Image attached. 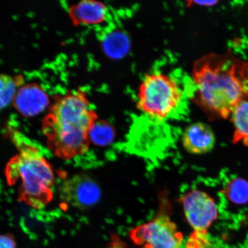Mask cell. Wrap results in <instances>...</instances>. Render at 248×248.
<instances>
[{"label": "cell", "mask_w": 248, "mask_h": 248, "mask_svg": "<svg viewBox=\"0 0 248 248\" xmlns=\"http://www.w3.org/2000/svg\"><path fill=\"white\" fill-rule=\"evenodd\" d=\"M0 248H16L14 235L11 234H0Z\"/></svg>", "instance_id": "e0dca14e"}, {"label": "cell", "mask_w": 248, "mask_h": 248, "mask_svg": "<svg viewBox=\"0 0 248 248\" xmlns=\"http://www.w3.org/2000/svg\"><path fill=\"white\" fill-rule=\"evenodd\" d=\"M169 212L168 202L160 203L153 219L129 232L133 243L142 248H185L184 236L170 219Z\"/></svg>", "instance_id": "5b68a950"}, {"label": "cell", "mask_w": 248, "mask_h": 248, "mask_svg": "<svg viewBox=\"0 0 248 248\" xmlns=\"http://www.w3.org/2000/svg\"><path fill=\"white\" fill-rule=\"evenodd\" d=\"M184 94L173 78L161 72L147 74L138 89L137 107L142 113L162 122L175 112Z\"/></svg>", "instance_id": "277c9868"}, {"label": "cell", "mask_w": 248, "mask_h": 248, "mask_svg": "<svg viewBox=\"0 0 248 248\" xmlns=\"http://www.w3.org/2000/svg\"><path fill=\"white\" fill-rule=\"evenodd\" d=\"M218 1H190L187 2V5L190 6L191 5H197L198 6H202V7H213L216 5Z\"/></svg>", "instance_id": "d6986e66"}, {"label": "cell", "mask_w": 248, "mask_h": 248, "mask_svg": "<svg viewBox=\"0 0 248 248\" xmlns=\"http://www.w3.org/2000/svg\"><path fill=\"white\" fill-rule=\"evenodd\" d=\"M23 82L22 76L12 77L7 74H0V110L12 103L18 89L23 85Z\"/></svg>", "instance_id": "4fadbf2b"}, {"label": "cell", "mask_w": 248, "mask_h": 248, "mask_svg": "<svg viewBox=\"0 0 248 248\" xmlns=\"http://www.w3.org/2000/svg\"><path fill=\"white\" fill-rule=\"evenodd\" d=\"M225 194L232 202L244 204L248 201V182L236 178L231 180L226 185Z\"/></svg>", "instance_id": "9a60e30c"}, {"label": "cell", "mask_w": 248, "mask_h": 248, "mask_svg": "<svg viewBox=\"0 0 248 248\" xmlns=\"http://www.w3.org/2000/svg\"><path fill=\"white\" fill-rule=\"evenodd\" d=\"M98 120L86 97L80 90L58 98L42 122V131L48 147L56 156L73 159L88 151L89 133Z\"/></svg>", "instance_id": "7a4b0ae2"}, {"label": "cell", "mask_w": 248, "mask_h": 248, "mask_svg": "<svg viewBox=\"0 0 248 248\" xmlns=\"http://www.w3.org/2000/svg\"><path fill=\"white\" fill-rule=\"evenodd\" d=\"M207 233L194 232L188 238L185 248H209Z\"/></svg>", "instance_id": "2e32d148"}, {"label": "cell", "mask_w": 248, "mask_h": 248, "mask_svg": "<svg viewBox=\"0 0 248 248\" xmlns=\"http://www.w3.org/2000/svg\"><path fill=\"white\" fill-rule=\"evenodd\" d=\"M108 12L106 5L94 0H83L70 6L68 9L71 22L76 26H93L103 23L106 20Z\"/></svg>", "instance_id": "30bf717a"}, {"label": "cell", "mask_w": 248, "mask_h": 248, "mask_svg": "<svg viewBox=\"0 0 248 248\" xmlns=\"http://www.w3.org/2000/svg\"><path fill=\"white\" fill-rule=\"evenodd\" d=\"M231 119L234 126L232 142L248 147V101L241 102L234 108Z\"/></svg>", "instance_id": "7c38bea8"}, {"label": "cell", "mask_w": 248, "mask_h": 248, "mask_svg": "<svg viewBox=\"0 0 248 248\" xmlns=\"http://www.w3.org/2000/svg\"><path fill=\"white\" fill-rule=\"evenodd\" d=\"M216 137L212 128L203 123L191 124L182 136V144L188 153L202 155L209 153L215 147Z\"/></svg>", "instance_id": "9c48e42d"}, {"label": "cell", "mask_w": 248, "mask_h": 248, "mask_svg": "<svg viewBox=\"0 0 248 248\" xmlns=\"http://www.w3.org/2000/svg\"><path fill=\"white\" fill-rule=\"evenodd\" d=\"M116 134L115 128L110 123L97 120L90 131V141L99 147L107 146L113 141Z\"/></svg>", "instance_id": "5bb4252c"}, {"label": "cell", "mask_w": 248, "mask_h": 248, "mask_svg": "<svg viewBox=\"0 0 248 248\" xmlns=\"http://www.w3.org/2000/svg\"><path fill=\"white\" fill-rule=\"evenodd\" d=\"M193 100L212 119H226L248 98V62L231 50L210 53L194 62Z\"/></svg>", "instance_id": "6da1fadb"}, {"label": "cell", "mask_w": 248, "mask_h": 248, "mask_svg": "<svg viewBox=\"0 0 248 248\" xmlns=\"http://www.w3.org/2000/svg\"><path fill=\"white\" fill-rule=\"evenodd\" d=\"M14 141L18 153L9 160L5 175L9 185L18 184V198L27 205L40 209L51 202L55 177L51 164L37 147L25 142L18 134Z\"/></svg>", "instance_id": "3957f363"}, {"label": "cell", "mask_w": 248, "mask_h": 248, "mask_svg": "<svg viewBox=\"0 0 248 248\" xmlns=\"http://www.w3.org/2000/svg\"><path fill=\"white\" fill-rule=\"evenodd\" d=\"M12 104L21 115L32 117L38 115L47 108L49 99L38 83H30L18 89Z\"/></svg>", "instance_id": "ba28073f"}, {"label": "cell", "mask_w": 248, "mask_h": 248, "mask_svg": "<svg viewBox=\"0 0 248 248\" xmlns=\"http://www.w3.org/2000/svg\"><path fill=\"white\" fill-rule=\"evenodd\" d=\"M180 201L184 207L186 218L194 232L207 233L218 218L215 201L205 192L193 190L186 193Z\"/></svg>", "instance_id": "8992f818"}, {"label": "cell", "mask_w": 248, "mask_h": 248, "mask_svg": "<svg viewBox=\"0 0 248 248\" xmlns=\"http://www.w3.org/2000/svg\"><path fill=\"white\" fill-rule=\"evenodd\" d=\"M101 46L104 54L110 60H120L128 55L131 41L128 34L122 30L114 29L101 37Z\"/></svg>", "instance_id": "8fae6325"}, {"label": "cell", "mask_w": 248, "mask_h": 248, "mask_svg": "<svg viewBox=\"0 0 248 248\" xmlns=\"http://www.w3.org/2000/svg\"><path fill=\"white\" fill-rule=\"evenodd\" d=\"M61 199L64 203L80 210L91 208L101 198L100 187L85 174H77L64 180L60 186Z\"/></svg>", "instance_id": "52a82bcc"}, {"label": "cell", "mask_w": 248, "mask_h": 248, "mask_svg": "<svg viewBox=\"0 0 248 248\" xmlns=\"http://www.w3.org/2000/svg\"><path fill=\"white\" fill-rule=\"evenodd\" d=\"M108 248H128L124 242L117 234L111 235Z\"/></svg>", "instance_id": "ac0fdd59"}]
</instances>
